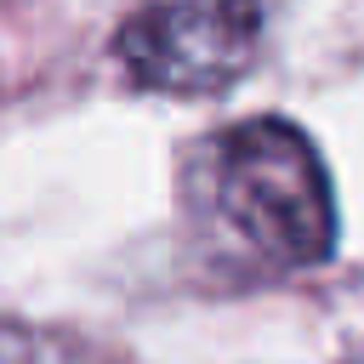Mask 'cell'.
<instances>
[{
	"label": "cell",
	"instance_id": "1",
	"mask_svg": "<svg viewBox=\"0 0 364 364\" xmlns=\"http://www.w3.org/2000/svg\"><path fill=\"white\" fill-rule=\"evenodd\" d=\"M205 205L267 267H313L336 250V193L318 148L290 119H245L205 142Z\"/></svg>",
	"mask_w": 364,
	"mask_h": 364
},
{
	"label": "cell",
	"instance_id": "2",
	"mask_svg": "<svg viewBox=\"0 0 364 364\" xmlns=\"http://www.w3.org/2000/svg\"><path fill=\"white\" fill-rule=\"evenodd\" d=\"M262 0H142L119 23L131 85L159 97H216L239 85L262 51Z\"/></svg>",
	"mask_w": 364,
	"mask_h": 364
},
{
	"label": "cell",
	"instance_id": "3",
	"mask_svg": "<svg viewBox=\"0 0 364 364\" xmlns=\"http://www.w3.org/2000/svg\"><path fill=\"white\" fill-rule=\"evenodd\" d=\"M0 364H57V347L34 330H17V324H0Z\"/></svg>",
	"mask_w": 364,
	"mask_h": 364
}]
</instances>
